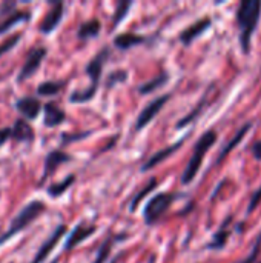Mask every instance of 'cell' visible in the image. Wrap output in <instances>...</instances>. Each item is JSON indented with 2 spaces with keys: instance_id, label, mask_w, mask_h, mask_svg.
Wrapping results in <instances>:
<instances>
[{
  "instance_id": "f1b7e54d",
  "label": "cell",
  "mask_w": 261,
  "mask_h": 263,
  "mask_svg": "<svg viewBox=\"0 0 261 263\" xmlns=\"http://www.w3.org/2000/svg\"><path fill=\"white\" fill-rule=\"evenodd\" d=\"M128 79V71H123V69H117L114 72H111L106 79V88H112L115 86L117 83L120 82H125Z\"/></svg>"
},
{
  "instance_id": "9a60e30c",
  "label": "cell",
  "mask_w": 261,
  "mask_h": 263,
  "mask_svg": "<svg viewBox=\"0 0 261 263\" xmlns=\"http://www.w3.org/2000/svg\"><path fill=\"white\" fill-rule=\"evenodd\" d=\"M211 25V20L209 18H203V20H198L195 22L194 25H191L189 28H186L182 34H180V42L185 43V45H191L197 37H200Z\"/></svg>"
},
{
  "instance_id": "f546056e",
  "label": "cell",
  "mask_w": 261,
  "mask_h": 263,
  "mask_svg": "<svg viewBox=\"0 0 261 263\" xmlns=\"http://www.w3.org/2000/svg\"><path fill=\"white\" fill-rule=\"evenodd\" d=\"M89 133H78V134H62V145H68L71 142H75V140H82L85 137H88Z\"/></svg>"
},
{
  "instance_id": "83f0119b",
  "label": "cell",
  "mask_w": 261,
  "mask_h": 263,
  "mask_svg": "<svg viewBox=\"0 0 261 263\" xmlns=\"http://www.w3.org/2000/svg\"><path fill=\"white\" fill-rule=\"evenodd\" d=\"M20 39H22V32H15V34H12V35H9L8 39H5V40L0 43V57H2L3 54H6L9 49H12V48L20 42Z\"/></svg>"
},
{
  "instance_id": "30bf717a",
  "label": "cell",
  "mask_w": 261,
  "mask_h": 263,
  "mask_svg": "<svg viewBox=\"0 0 261 263\" xmlns=\"http://www.w3.org/2000/svg\"><path fill=\"white\" fill-rule=\"evenodd\" d=\"M72 157L68 154V153H65V151H62V149H54V151H51V153H48L46 154V157H45V163H43V176H42V180L40 182H43V180H46L60 165H63V163H68L69 160H71Z\"/></svg>"
},
{
  "instance_id": "7402d4cb",
  "label": "cell",
  "mask_w": 261,
  "mask_h": 263,
  "mask_svg": "<svg viewBox=\"0 0 261 263\" xmlns=\"http://www.w3.org/2000/svg\"><path fill=\"white\" fill-rule=\"evenodd\" d=\"M168 80H169V76H168L166 72H162V74H158L157 77L151 79L149 82H146V83L140 85V86H138V92H140V94H149V92H154V91H157L160 86H163Z\"/></svg>"
},
{
  "instance_id": "3957f363",
  "label": "cell",
  "mask_w": 261,
  "mask_h": 263,
  "mask_svg": "<svg viewBox=\"0 0 261 263\" xmlns=\"http://www.w3.org/2000/svg\"><path fill=\"white\" fill-rule=\"evenodd\" d=\"M215 140H217V133L212 131V129H211V131H206V133L198 139V142L195 143L194 153H192V156H191V160L188 162V165H186V168H185V173H183V176H182L183 185H189V183L195 179V176H197V173H198V170H200V166H202V163H203V159H205L206 153H208L209 148L215 143Z\"/></svg>"
},
{
  "instance_id": "d4e9b609",
  "label": "cell",
  "mask_w": 261,
  "mask_h": 263,
  "mask_svg": "<svg viewBox=\"0 0 261 263\" xmlns=\"http://www.w3.org/2000/svg\"><path fill=\"white\" fill-rule=\"evenodd\" d=\"M131 8H132V2H129V0H120V2H117L115 11L112 14V28L118 26V23L128 15V12H129Z\"/></svg>"
},
{
  "instance_id": "2e32d148",
  "label": "cell",
  "mask_w": 261,
  "mask_h": 263,
  "mask_svg": "<svg viewBox=\"0 0 261 263\" xmlns=\"http://www.w3.org/2000/svg\"><path fill=\"white\" fill-rule=\"evenodd\" d=\"M11 139H14L15 142H32L34 140V129L32 126L26 122V120H15L14 126L11 128Z\"/></svg>"
},
{
  "instance_id": "6da1fadb",
  "label": "cell",
  "mask_w": 261,
  "mask_h": 263,
  "mask_svg": "<svg viewBox=\"0 0 261 263\" xmlns=\"http://www.w3.org/2000/svg\"><path fill=\"white\" fill-rule=\"evenodd\" d=\"M261 14V2L258 0H245L240 3L237 11V23L240 28V45L242 49L248 54L251 49L252 34L257 29Z\"/></svg>"
},
{
  "instance_id": "d6a6232c",
  "label": "cell",
  "mask_w": 261,
  "mask_h": 263,
  "mask_svg": "<svg viewBox=\"0 0 261 263\" xmlns=\"http://www.w3.org/2000/svg\"><path fill=\"white\" fill-rule=\"evenodd\" d=\"M9 139H11V128H8V126L0 128V146L5 145Z\"/></svg>"
},
{
  "instance_id": "44dd1931",
  "label": "cell",
  "mask_w": 261,
  "mask_h": 263,
  "mask_svg": "<svg viewBox=\"0 0 261 263\" xmlns=\"http://www.w3.org/2000/svg\"><path fill=\"white\" fill-rule=\"evenodd\" d=\"M74 182H75V176L71 174V176L65 177L62 182H57V183L49 185L48 190H46V193H48L52 199H57V197H60L63 193H66V191L71 188V185H74Z\"/></svg>"
},
{
  "instance_id": "4fadbf2b",
  "label": "cell",
  "mask_w": 261,
  "mask_h": 263,
  "mask_svg": "<svg viewBox=\"0 0 261 263\" xmlns=\"http://www.w3.org/2000/svg\"><path fill=\"white\" fill-rule=\"evenodd\" d=\"M66 119V114L63 109H60L54 102H48L43 106V123L48 128L58 126Z\"/></svg>"
},
{
  "instance_id": "4dcf8cb0",
  "label": "cell",
  "mask_w": 261,
  "mask_h": 263,
  "mask_svg": "<svg viewBox=\"0 0 261 263\" xmlns=\"http://www.w3.org/2000/svg\"><path fill=\"white\" fill-rule=\"evenodd\" d=\"M15 11V2H3L0 5V15H8Z\"/></svg>"
},
{
  "instance_id": "4316f807",
  "label": "cell",
  "mask_w": 261,
  "mask_h": 263,
  "mask_svg": "<svg viewBox=\"0 0 261 263\" xmlns=\"http://www.w3.org/2000/svg\"><path fill=\"white\" fill-rule=\"evenodd\" d=\"M97 92V88L94 86H89L83 91H74L71 96H69V102L71 103H85V102H89Z\"/></svg>"
},
{
  "instance_id": "d6986e66",
  "label": "cell",
  "mask_w": 261,
  "mask_h": 263,
  "mask_svg": "<svg viewBox=\"0 0 261 263\" xmlns=\"http://www.w3.org/2000/svg\"><path fill=\"white\" fill-rule=\"evenodd\" d=\"M100 29H102V23L100 20L97 18H91L85 23H82L77 29V37L80 40H86V39H92V37H97L100 34Z\"/></svg>"
},
{
  "instance_id": "5b68a950",
  "label": "cell",
  "mask_w": 261,
  "mask_h": 263,
  "mask_svg": "<svg viewBox=\"0 0 261 263\" xmlns=\"http://www.w3.org/2000/svg\"><path fill=\"white\" fill-rule=\"evenodd\" d=\"M46 54H48V51H46L45 46H34V48H31L29 52H28V55H26V59H25L23 66L20 68V72L17 76V80L18 82H23V80L32 77L35 74V71L40 68V65H42L43 59L46 57Z\"/></svg>"
},
{
  "instance_id": "603a6c76",
  "label": "cell",
  "mask_w": 261,
  "mask_h": 263,
  "mask_svg": "<svg viewBox=\"0 0 261 263\" xmlns=\"http://www.w3.org/2000/svg\"><path fill=\"white\" fill-rule=\"evenodd\" d=\"M120 239H123V236H118V237L109 236V237H106V239L102 242V245H100V248H98V253H97V256H95V259H94V262L92 263H105L106 262V259H109L111 248H112L114 242H115V240H120Z\"/></svg>"
},
{
  "instance_id": "ffe728a7",
  "label": "cell",
  "mask_w": 261,
  "mask_h": 263,
  "mask_svg": "<svg viewBox=\"0 0 261 263\" xmlns=\"http://www.w3.org/2000/svg\"><path fill=\"white\" fill-rule=\"evenodd\" d=\"M65 88V82L62 80H48V82H42L37 86V94L42 97H51L58 94L62 89Z\"/></svg>"
},
{
  "instance_id": "484cf974",
  "label": "cell",
  "mask_w": 261,
  "mask_h": 263,
  "mask_svg": "<svg viewBox=\"0 0 261 263\" xmlns=\"http://www.w3.org/2000/svg\"><path fill=\"white\" fill-rule=\"evenodd\" d=\"M249 128H251V123H246V125H245V126L237 133V134H235V137H234L229 143H226V145H225V148L222 149V153H220V156H218V159H217V163H220V162H222V160H223V159H225V157H226V156H228V154H229V153L237 146V143L245 137V134L248 133V129H249Z\"/></svg>"
},
{
  "instance_id": "7c38bea8",
  "label": "cell",
  "mask_w": 261,
  "mask_h": 263,
  "mask_svg": "<svg viewBox=\"0 0 261 263\" xmlns=\"http://www.w3.org/2000/svg\"><path fill=\"white\" fill-rule=\"evenodd\" d=\"M15 108L23 117H26V120H34V119H37V116L42 109V103L38 99L28 96V97L18 99L15 102Z\"/></svg>"
},
{
  "instance_id": "277c9868",
  "label": "cell",
  "mask_w": 261,
  "mask_h": 263,
  "mask_svg": "<svg viewBox=\"0 0 261 263\" xmlns=\"http://www.w3.org/2000/svg\"><path fill=\"white\" fill-rule=\"evenodd\" d=\"M174 199H175L174 194H169V193H160V194L152 196L143 210V219L146 225H154L168 211Z\"/></svg>"
},
{
  "instance_id": "1f68e13d",
  "label": "cell",
  "mask_w": 261,
  "mask_h": 263,
  "mask_svg": "<svg viewBox=\"0 0 261 263\" xmlns=\"http://www.w3.org/2000/svg\"><path fill=\"white\" fill-rule=\"evenodd\" d=\"M261 202V186L254 193V196H252V199H251V202H249V206H248V211L251 213V211H254V208H257V205Z\"/></svg>"
},
{
  "instance_id": "5bb4252c",
  "label": "cell",
  "mask_w": 261,
  "mask_h": 263,
  "mask_svg": "<svg viewBox=\"0 0 261 263\" xmlns=\"http://www.w3.org/2000/svg\"><path fill=\"white\" fill-rule=\"evenodd\" d=\"M182 145H183V140H180V142H177V143H174V145H171V146H168V148H163V149L157 151L154 156H151V157L142 165V171L145 173V171L152 170L154 166H157L158 163H162L163 160H166L169 156H172Z\"/></svg>"
},
{
  "instance_id": "52a82bcc",
  "label": "cell",
  "mask_w": 261,
  "mask_h": 263,
  "mask_svg": "<svg viewBox=\"0 0 261 263\" xmlns=\"http://www.w3.org/2000/svg\"><path fill=\"white\" fill-rule=\"evenodd\" d=\"M108 57H109V49L108 48H103L86 65V69L85 71H86V76L91 79V86H94V88L98 86V82H100V77H102V71H103V66H105Z\"/></svg>"
},
{
  "instance_id": "9c48e42d",
  "label": "cell",
  "mask_w": 261,
  "mask_h": 263,
  "mask_svg": "<svg viewBox=\"0 0 261 263\" xmlns=\"http://www.w3.org/2000/svg\"><path fill=\"white\" fill-rule=\"evenodd\" d=\"M63 11H65V3L63 2H54L49 8V11L46 12V15L43 17L38 29L43 34H51L60 23L62 17H63Z\"/></svg>"
},
{
  "instance_id": "e575fe53",
  "label": "cell",
  "mask_w": 261,
  "mask_h": 263,
  "mask_svg": "<svg viewBox=\"0 0 261 263\" xmlns=\"http://www.w3.org/2000/svg\"><path fill=\"white\" fill-rule=\"evenodd\" d=\"M120 257H122V254H118L117 257H114V260H112L111 263H118V259H120Z\"/></svg>"
},
{
  "instance_id": "ba28073f",
  "label": "cell",
  "mask_w": 261,
  "mask_h": 263,
  "mask_svg": "<svg viewBox=\"0 0 261 263\" xmlns=\"http://www.w3.org/2000/svg\"><path fill=\"white\" fill-rule=\"evenodd\" d=\"M63 234H66V227L65 225H58L54 233L42 243V247L38 248V251L35 253L34 259L31 260V263H43L46 260V257L51 254V251L55 248V245L60 242V239L63 237Z\"/></svg>"
},
{
  "instance_id": "cb8c5ba5",
  "label": "cell",
  "mask_w": 261,
  "mask_h": 263,
  "mask_svg": "<svg viewBox=\"0 0 261 263\" xmlns=\"http://www.w3.org/2000/svg\"><path fill=\"white\" fill-rule=\"evenodd\" d=\"M155 186H157V179H151V180L145 185V188H142V190L134 196L132 202H131V206H129V211L134 213V211L137 210V206L142 203V200H143L146 196H149V194L155 190Z\"/></svg>"
},
{
  "instance_id": "ac0fdd59",
  "label": "cell",
  "mask_w": 261,
  "mask_h": 263,
  "mask_svg": "<svg viewBox=\"0 0 261 263\" xmlns=\"http://www.w3.org/2000/svg\"><path fill=\"white\" fill-rule=\"evenodd\" d=\"M31 18V11H12L11 14H8L2 22H0V34L8 32L14 25H17L18 22H25Z\"/></svg>"
},
{
  "instance_id": "8fae6325",
  "label": "cell",
  "mask_w": 261,
  "mask_h": 263,
  "mask_svg": "<svg viewBox=\"0 0 261 263\" xmlns=\"http://www.w3.org/2000/svg\"><path fill=\"white\" fill-rule=\"evenodd\" d=\"M95 233V227L94 225H85V223H78L75 225V228L71 231V234H68L66 242H65V251H71L74 247L80 245L83 240H86L88 237H91Z\"/></svg>"
},
{
  "instance_id": "e0dca14e",
  "label": "cell",
  "mask_w": 261,
  "mask_h": 263,
  "mask_svg": "<svg viewBox=\"0 0 261 263\" xmlns=\"http://www.w3.org/2000/svg\"><path fill=\"white\" fill-rule=\"evenodd\" d=\"M146 40L145 35H140V34H132V32H122V34H117L115 39H114V45L122 49V51H126L135 45H140Z\"/></svg>"
},
{
  "instance_id": "7a4b0ae2",
  "label": "cell",
  "mask_w": 261,
  "mask_h": 263,
  "mask_svg": "<svg viewBox=\"0 0 261 263\" xmlns=\"http://www.w3.org/2000/svg\"><path fill=\"white\" fill-rule=\"evenodd\" d=\"M46 210V205L42 202V200H32L29 203H26L20 211L18 214L11 220V225L9 228L6 230L5 234L0 236V245L8 242L9 239H12L14 236H17L20 231H23L26 227H29L40 214H43Z\"/></svg>"
},
{
  "instance_id": "8992f818",
  "label": "cell",
  "mask_w": 261,
  "mask_h": 263,
  "mask_svg": "<svg viewBox=\"0 0 261 263\" xmlns=\"http://www.w3.org/2000/svg\"><path fill=\"white\" fill-rule=\"evenodd\" d=\"M169 99H171V94H163V96L154 99L152 102H149V103L143 108V111L138 114V117H137V120H135V129L140 131V129H143L145 126H148V125L158 116V112L163 109V106L168 103Z\"/></svg>"
},
{
  "instance_id": "836d02e7",
  "label": "cell",
  "mask_w": 261,
  "mask_h": 263,
  "mask_svg": "<svg viewBox=\"0 0 261 263\" xmlns=\"http://www.w3.org/2000/svg\"><path fill=\"white\" fill-rule=\"evenodd\" d=\"M252 154L257 160H261V140L252 145Z\"/></svg>"
}]
</instances>
